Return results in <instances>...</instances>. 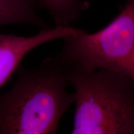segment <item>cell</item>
Masks as SVG:
<instances>
[{"instance_id": "obj_1", "label": "cell", "mask_w": 134, "mask_h": 134, "mask_svg": "<svg viewBox=\"0 0 134 134\" xmlns=\"http://www.w3.org/2000/svg\"><path fill=\"white\" fill-rule=\"evenodd\" d=\"M9 91L0 96V134L55 133L62 117L75 101L62 65L46 58L32 69L18 68Z\"/></svg>"}, {"instance_id": "obj_2", "label": "cell", "mask_w": 134, "mask_h": 134, "mask_svg": "<svg viewBox=\"0 0 134 134\" xmlns=\"http://www.w3.org/2000/svg\"><path fill=\"white\" fill-rule=\"evenodd\" d=\"M74 88L73 134H134V82L105 68L86 73L64 68Z\"/></svg>"}, {"instance_id": "obj_3", "label": "cell", "mask_w": 134, "mask_h": 134, "mask_svg": "<svg viewBox=\"0 0 134 134\" xmlns=\"http://www.w3.org/2000/svg\"><path fill=\"white\" fill-rule=\"evenodd\" d=\"M63 39V48L54 58L65 69L90 73L105 68L134 82V0H127L101 29L88 33L77 29Z\"/></svg>"}, {"instance_id": "obj_4", "label": "cell", "mask_w": 134, "mask_h": 134, "mask_svg": "<svg viewBox=\"0 0 134 134\" xmlns=\"http://www.w3.org/2000/svg\"><path fill=\"white\" fill-rule=\"evenodd\" d=\"M77 28L70 26L43 28L30 37L0 33V88L11 78L24 57L34 48L48 42L63 38Z\"/></svg>"}, {"instance_id": "obj_5", "label": "cell", "mask_w": 134, "mask_h": 134, "mask_svg": "<svg viewBox=\"0 0 134 134\" xmlns=\"http://www.w3.org/2000/svg\"><path fill=\"white\" fill-rule=\"evenodd\" d=\"M33 0H0V26L30 24L48 28L37 14Z\"/></svg>"}, {"instance_id": "obj_6", "label": "cell", "mask_w": 134, "mask_h": 134, "mask_svg": "<svg viewBox=\"0 0 134 134\" xmlns=\"http://www.w3.org/2000/svg\"><path fill=\"white\" fill-rule=\"evenodd\" d=\"M45 8L54 20L56 26H68L90 7L88 1L82 0H33Z\"/></svg>"}]
</instances>
